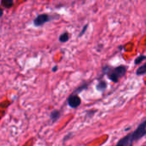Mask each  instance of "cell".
Instances as JSON below:
<instances>
[{"instance_id": "11", "label": "cell", "mask_w": 146, "mask_h": 146, "mask_svg": "<svg viewBox=\"0 0 146 146\" xmlns=\"http://www.w3.org/2000/svg\"><path fill=\"white\" fill-rule=\"evenodd\" d=\"M144 59H146V56H144V55L138 56V57H137V58L135 59V61H134V64H138L142 63V61H143Z\"/></svg>"}, {"instance_id": "2", "label": "cell", "mask_w": 146, "mask_h": 146, "mask_svg": "<svg viewBox=\"0 0 146 146\" xmlns=\"http://www.w3.org/2000/svg\"><path fill=\"white\" fill-rule=\"evenodd\" d=\"M145 134H146V120H144L141 125H139L137 130L132 133V137L134 140H138Z\"/></svg>"}, {"instance_id": "15", "label": "cell", "mask_w": 146, "mask_h": 146, "mask_svg": "<svg viewBox=\"0 0 146 146\" xmlns=\"http://www.w3.org/2000/svg\"><path fill=\"white\" fill-rule=\"evenodd\" d=\"M57 69H58V66H54V67L52 68V71H53V72H55V71L57 70Z\"/></svg>"}, {"instance_id": "10", "label": "cell", "mask_w": 146, "mask_h": 146, "mask_svg": "<svg viewBox=\"0 0 146 146\" xmlns=\"http://www.w3.org/2000/svg\"><path fill=\"white\" fill-rule=\"evenodd\" d=\"M59 116H60V113H59L58 111H57V110L52 111V112L51 113V114H50V118H51V119H52V122L56 121V120L59 118Z\"/></svg>"}, {"instance_id": "12", "label": "cell", "mask_w": 146, "mask_h": 146, "mask_svg": "<svg viewBox=\"0 0 146 146\" xmlns=\"http://www.w3.org/2000/svg\"><path fill=\"white\" fill-rule=\"evenodd\" d=\"M87 87H88V84H85V85H82L81 87H79L78 89H77L76 90H75V92H74V94H77V93H79V92H81L83 90H85V89H87Z\"/></svg>"}, {"instance_id": "13", "label": "cell", "mask_w": 146, "mask_h": 146, "mask_svg": "<svg viewBox=\"0 0 146 146\" xmlns=\"http://www.w3.org/2000/svg\"><path fill=\"white\" fill-rule=\"evenodd\" d=\"M88 27H89V24H86L84 28H83V29H82V31L79 33V37H82L83 35H84V34L86 32V30H87V29H88Z\"/></svg>"}, {"instance_id": "7", "label": "cell", "mask_w": 146, "mask_h": 146, "mask_svg": "<svg viewBox=\"0 0 146 146\" xmlns=\"http://www.w3.org/2000/svg\"><path fill=\"white\" fill-rule=\"evenodd\" d=\"M1 4L5 8L10 9L14 5V0H1Z\"/></svg>"}, {"instance_id": "4", "label": "cell", "mask_w": 146, "mask_h": 146, "mask_svg": "<svg viewBox=\"0 0 146 146\" xmlns=\"http://www.w3.org/2000/svg\"><path fill=\"white\" fill-rule=\"evenodd\" d=\"M67 102H68V105L70 108H78L81 104V99H80V97L77 94H72L71 96H70L68 97Z\"/></svg>"}, {"instance_id": "1", "label": "cell", "mask_w": 146, "mask_h": 146, "mask_svg": "<svg viewBox=\"0 0 146 146\" xmlns=\"http://www.w3.org/2000/svg\"><path fill=\"white\" fill-rule=\"evenodd\" d=\"M103 73L108 77V78L113 82L117 83L121 78H123L127 71V67L125 65H119L117 67H111L108 65H105L102 70Z\"/></svg>"}, {"instance_id": "8", "label": "cell", "mask_w": 146, "mask_h": 146, "mask_svg": "<svg viewBox=\"0 0 146 146\" xmlns=\"http://www.w3.org/2000/svg\"><path fill=\"white\" fill-rule=\"evenodd\" d=\"M69 39H70V35H69L67 32L63 33V34L59 36V38H58L59 41H60V42H62V43L67 42V41L69 40Z\"/></svg>"}, {"instance_id": "14", "label": "cell", "mask_w": 146, "mask_h": 146, "mask_svg": "<svg viewBox=\"0 0 146 146\" xmlns=\"http://www.w3.org/2000/svg\"><path fill=\"white\" fill-rule=\"evenodd\" d=\"M3 14H4V10H3L2 8H0V18L2 17Z\"/></svg>"}, {"instance_id": "3", "label": "cell", "mask_w": 146, "mask_h": 146, "mask_svg": "<svg viewBox=\"0 0 146 146\" xmlns=\"http://www.w3.org/2000/svg\"><path fill=\"white\" fill-rule=\"evenodd\" d=\"M51 20V17L47 14H40L38 15L35 19L34 20V24L36 27H40L42 25H44L45 23H46L47 22H49Z\"/></svg>"}, {"instance_id": "9", "label": "cell", "mask_w": 146, "mask_h": 146, "mask_svg": "<svg viewBox=\"0 0 146 146\" xmlns=\"http://www.w3.org/2000/svg\"><path fill=\"white\" fill-rule=\"evenodd\" d=\"M106 88H107V83H106L104 80H100L99 83H98L97 85H96V89H97L98 90H100V91H102V90H104Z\"/></svg>"}, {"instance_id": "6", "label": "cell", "mask_w": 146, "mask_h": 146, "mask_svg": "<svg viewBox=\"0 0 146 146\" xmlns=\"http://www.w3.org/2000/svg\"><path fill=\"white\" fill-rule=\"evenodd\" d=\"M136 74L138 76H142V75L146 74V62L143 65H141L137 68V70L136 71Z\"/></svg>"}, {"instance_id": "5", "label": "cell", "mask_w": 146, "mask_h": 146, "mask_svg": "<svg viewBox=\"0 0 146 146\" xmlns=\"http://www.w3.org/2000/svg\"><path fill=\"white\" fill-rule=\"evenodd\" d=\"M134 138L132 137V134H130L125 137H123L116 146H132V143L134 142Z\"/></svg>"}]
</instances>
